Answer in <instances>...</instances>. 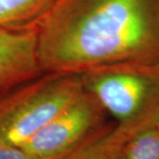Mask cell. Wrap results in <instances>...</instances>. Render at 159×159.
I'll return each mask as SVG.
<instances>
[{
    "label": "cell",
    "instance_id": "1",
    "mask_svg": "<svg viewBox=\"0 0 159 159\" xmlns=\"http://www.w3.org/2000/svg\"><path fill=\"white\" fill-rule=\"evenodd\" d=\"M34 24L43 73L159 63V0H56Z\"/></svg>",
    "mask_w": 159,
    "mask_h": 159
},
{
    "label": "cell",
    "instance_id": "2",
    "mask_svg": "<svg viewBox=\"0 0 159 159\" xmlns=\"http://www.w3.org/2000/svg\"><path fill=\"white\" fill-rule=\"evenodd\" d=\"M85 92L80 74L44 73L0 95V142L22 146Z\"/></svg>",
    "mask_w": 159,
    "mask_h": 159
},
{
    "label": "cell",
    "instance_id": "3",
    "mask_svg": "<svg viewBox=\"0 0 159 159\" xmlns=\"http://www.w3.org/2000/svg\"><path fill=\"white\" fill-rule=\"evenodd\" d=\"M80 75L86 90L118 124L144 128L159 114V63L120 65Z\"/></svg>",
    "mask_w": 159,
    "mask_h": 159
},
{
    "label": "cell",
    "instance_id": "4",
    "mask_svg": "<svg viewBox=\"0 0 159 159\" xmlns=\"http://www.w3.org/2000/svg\"><path fill=\"white\" fill-rule=\"evenodd\" d=\"M105 114L85 89L21 147L38 159H62L111 125L104 123Z\"/></svg>",
    "mask_w": 159,
    "mask_h": 159
},
{
    "label": "cell",
    "instance_id": "5",
    "mask_svg": "<svg viewBox=\"0 0 159 159\" xmlns=\"http://www.w3.org/2000/svg\"><path fill=\"white\" fill-rule=\"evenodd\" d=\"M43 74L34 24L0 28V95Z\"/></svg>",
    "mask_w": 159,
    "mask_h": 159
},
{
    "label": "cell",
    "instance_id": "6",
    "mask_svg": "<svg viewBox=\"0 0 159 159\" xmlns=\"http://www.w3.org/2000/svg\"><path fill=\"white\" fill-rule=\"evenodd\" d=\"M142 129L120 124L109 125L62 159H123L128 141Z\"/></svg>",
    "mask_w": 159,
    "mask_h": 159
},
{
    "label": "cell",
    "instance_id": "7",
    "mask_svg": "<svg viewBox=\"0 0 159 159\" xmlns=\"http://www.w3.org/2000/svg\"><path fill=\"white\" fill-rule=\"evenodd\" d=\"M56 0H0V28L34 24Z\"/></svg>",
    "mask_w": 159,
    "mask_h": 159
},
{
    "label": "cell",
    "instance_id": "8",
    "mask_svg": "<svg viewBox=\"0 0 159 159\" xmlns=\"http://www.w3.org/2000/svg\"><path fill=\"white\" fill-rule=\"evenodd\" d=\"M123 159H159V128L150 125L128 141Z\"/></svg>",
    "mask_w": 159,
    "mask_h": 159
},
{
    "label": "cell",
    "instance_id": "9",
    "mask_svg": "<svg viewBox=\"0 0 159 159\" xmlns=\"http://www.w3.org/2000/svg\"><path fill=\"white\" fill-rule=\"evenodd\" d=\"M0 159H38L21 146L0 142Z\"/></svg>",
    "mask_w": 159,
    "mask_h": 159
},
{
    "label": "cell",
    "instance_id": "10",
    "mask_svg": "<svg viewBox=\"0 0 159 159\" xmlns=\"http://www.w3.org/2000/svg\"><path fill=\"white\" fill-rule=\"evenodd\" d=\"M152 125H156L157 127H158L159 128V114L157 115V119H155V121L153 122V124Z\"/></svg>",
    "mask_w": 159,
    "mask_h": 159
}]
</instances>
